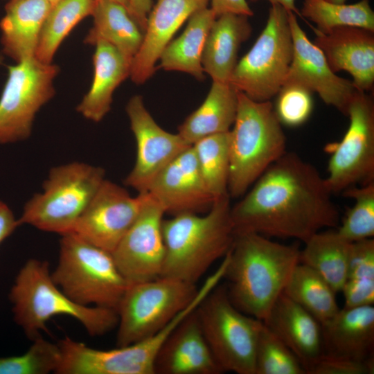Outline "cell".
I'll return each instance as SVG.
<instances>
[{"label":"cell","mask_w":374,"mask_h":374,"mask_svg":"<svg viewBox=\"0 0 374 374\" xmlns=\"http://www.w3.org/2000/svg\"><path fill=\"white\" fill-rule=\"evenodd\" d=\"M332 195L314 166L286 152L231 206L235 233L252 232L305 242L323 229L339 226Z\"/></svg>","instance_id":"obj_1"},{"label":"cell","mask_w":374,"mask_h":374,"mask_svg":"<svg viewBox=\"0 0 374 374\" xmlns=\"http://www.w3.org/2000/svg\"><path fill=\"white\" fill-rule=\"evenodd\" d=\"M298 244H284L258 233L235 234L224 275L228 296L242 312L262 321L300 262Z\"/></svg>","instance_id":"obj_2"},{"label":"cell","mask_w":374,"mask_h":374,"mask_svg":"<svg viewBox=\"0 0 374 374\" xmlns=\"http://www.w3.org/2000/svg\"><path fill=\"white\" fill-rule=\"evenodd\" d=\"M9 300L15 322L31 341L58 315L73 318L93 337L104 335L118 325L116 310L75 303L54 283L48 262L37 258L28 259L20 268Z\"/></svg>","instance_id":"obj_3"},{"label":"cell","mask_w":374,"mask_h":374,"mask_svg":"<svg viewBox=\"0 0 374 374\" xmlns=\"http://www.w3.org/2000/svg\"><path fill=\"white\" fill-rule=\"evenodd\" d=\"M230 199L227 195L215 200L204 215L182 213L163 220L166 256L161 276L196 284L226 255L235 234Z\"/></svg>","instance_id":"obj_4"},{"label":"cell","mask_w":374,"mask_h":374,"mask_svg":"<svg viewBox=\"0 0 374 374\" xmlns=\"http://www.w3.org/2000/svg\"><path fill=\"white\" fill-rule=\"evenodd\" d=\"M230 130V197L242 196L286 152V138L270 100L255 101L238 91Z\"/></svg>","instance_id":"obj_5"},{"label":"cell","mask_w":374,"mask_h":374,"mask_svg":"<svg viewBox=\"0 0 374 374\" xmlns=\"http://www.w3.org/2000/svg\"><path fill=\"white\" fill-rule=\"evenodd\" d=\"M51 277L75 303L115 310L128 285L111 252L74 233L61 235Z\"/></svg>","instance_id":"obj_6"},{"label":"cell","mask_w":374,"mask_h":374,"mask_svg":"<svg viewBox=\"0 0 374 374\" xmlns=\"http://www.w3.org/2000/svg\"><path fill=\"white\" fill-rule=\"evenodd\" d=\"M101 167L74 161L53 167L43 184L24 205L19 220L41 231L60 235L72 233L103 181Z\"/></svg>","instance_id":"obj_7"},{"label":"cell","mask_w":374,"mask_h":374,"mask_svg":"<svg viewBox=\"0 0 374 374\" xmlns=\"http://www.w3.org/2000/svg\"><path fill=\"white\" fill-rule=\"evenodd\" d=\"M198 290L196 284L164 276L128 284L116 309V346L160 331L193 302Z\"/></svg>","instance_id":"obj_8"},{"label":"cell","mask_w":374,"mask_h":374,"mask_svg":"<svg viewBox=\"0 0 374 374\" xmlns=\"http://www.w3.org/2000/svg\"><path fill=\"white\" fill-rule=\"evenodd\" d=\"M207 343L223 372L255 374L262 321L238 310L225 285H217L196 308Z\"/></svg>","instance_id":"obj_9"},{"label":"cell","mask_w":374,"mask_h":374,"mask_svg":"<svg viewBox=\"0 0 374 374\" xmlns=\"http://www.w3.org/2000/svg\"><path fill=\"white\" fill-rule=\"evenodd\" d=\"M292 56L288 10L272 4L264 29L237 62L229 83L255 101L270 100L283 85Z\"/></svg>","instance_id":"obj_10"},{"label":"cell","mask_w":374,"mask_h":374,"mask_svg":"<svg viewBox=\"0 0 374 374\" xmlns=\"http://www.w3.org/2000/svg\"><path fill=\"white\" fill-rule=\"evenodd\" d=\"M8 71L0 96V144L30 137L36 114L55 94L53 80L60 69L34 57L8 66Z\"/></svg>","instance_id":"obj_11"},{"label":"cell","mask_w":374,"mask_h":374,"mask_svg":"<svg viewBox=\"0 0 374 374\" xmlns=\"http://www.w3.org/2000/svg\"><path fill=\"white\" fill-rule=\"evenodd\" d=\"M350 123L342 139L326 145L330 153L326 184L332 194L374 181V104L357 91L346 112Z\"/></svg>","instance_id":"obj_12"},{"label":"cell","mask_w":374,"mask_h":374,"mask_svg":"<svg viewBox=\"0 0 374 374\" xmlns=\"http://www.w3.org/2000/svg\"><path fill=\"white\" fill-rule=\"evenodd\" d=\"M149 194L132 197L122 186L105 179L72 233L111 253L134 224Z\"/></svg>","instance_id":"obj_13"},{"label":"cell","mask_w":374,"mask_h":374,"mask_svg":"<svg viewBox=\"0 0 374 374\" xmlns=\"http://www.w3.org/2000/svg\"><path fill=\"white\" fill-rule=\"evenodd\" d=\"M164 214L149 194L138 217L112 253L128 284L161 276L166 256L162 233Z\"/></svg>","instance_id":"obj_14"},{"label":"cell","mask_w":374,"mask_h":374,"mask_svg":"<svg viewBox=\"0 0 374 374\" xmlns=\"http://www.w3.org/2000/svg\"><path fill=\"white\" fill-rule=\"evenodd\" d=\"M125 110L134 134L136 155L124 184L139 193H146L154 178L176 157L192 145L177 134L162 129L147 110L143 97L132 96Z\"/></svg>","instance_id":"obj_15"},{"label":"cell","mask_w":374,"mask_h":374,"mask_svg":"<svg viewBox=\"0 0 374 374\" xmlns=\"http://www.w3.org/2000/svg\"><path fill=\"white\" fill-rule=\"evenodd\" d=\"M293 42L292 60L283 84L301 86L319 94L322 100L346 115L348 105L358 91L352 81L330 69L322 51L308 38L296 14L288 10Z\"/></svg>","instance_id":"obj_16"},{"label":"cell","mask_w":374,"mask_h":374,"mask_svg":"<svg viewBox=\"0 0 374 374\" xmlns=\"http://www.w3.org/2000/svg\"><path fill=\"white\" fill-rule=\"evenodd\" d=\"M147 192L165 213L172 216L208 211L215 201L202 178L193 145L154 178Z\"/></svg>","instance_id":"obj_17"},{"label":"cell","mask_w":374,"mask_h":374,"mask_svg":"<svg viewBox=\"0 0 374 374\" xmlns=\"http://www.w3.org/2000/svg\"><path fill=\"white\" fill-rule=\"evenodd\" d=\"M314 44L323 53L334 73L348 72L360 91L368 92L374 84V34L367 29L341 26L322 33L313 28Z\"/></svg>","instance_id":"obj_18"},{"label":"cell","mask_w":374,"mask_h":374,"mask_svg":"<svg viewBox=\"0 0 374 374\" xmlns=\"http://www.w3.org/2000/svg\"><path fill=\"white\" fill-rule=\"evenodd\" d=\"M210 0H157L147 21L141 47L131 62L132 80L143 84L154 73L155 64L180 26Z\"/></svg>","instance_id":"obj_19"},{"label":"cell","mask_w":374,"mask_h":374,"mask_svg":"<svg viewBox=\"0 0 374 374\" xmlns=\"http://www.w3.org/2000/svg\"><path fill=\"white\" fill-rule=\"evenodd\" d=\"M154 371L159 374L224 373L204 337L196 309L170 334L157 357Z\"/></svg>","instance_id":"obj_20"},{"label":"cell","mask_w":374,"mask_h":374,"mask_svg":"<svg viewBox=\"0 0 374 374\" xmlns=\"http://www.w3.org/2000/svg\"><path fill=\"white\" fill-rule=\"evenodd\" d=\"M262 321L298 357L307 374L323 355L321 324L283 292Z\"/></svg>","instance_id":"obj_21"},{"label":"cell","mask_w":374,"mask_h":374,"mask_svg":"<svg viewBox=\"0 0 374 374\" xmlns=\"http://www.w3.org/2000/svg\"><path fill=\"white\" fill-rule=\"evenodd\" d=\"M323 355L374 361V307L344 308L321 323Z\"/></svg>","instance_id":"obj_22"},{"label":"cell","mask_w":374,"mask_h":374,"mask_svg":"<svg viewBox=\"0 0 374 374\" xmlns=\"http://www.w3.org/2000/svg\"><path fill=\"white\" fill-rule=\"evenodd\" d=\"M52 7L46 0H8L0 21L3 53L16 63L34 57Z\"/></svg>","instance_id":"obj_23"},{"label":"cell","mask_w":374,"mask_h":374,"mask_svg":"<svg viewBox=\"0 0 374 374\" xmlns=\"http://www.w3.org/2000/svg\"><path fill=\"white\" fill-rule=\"evenodd\" d=\"M94 46L93 82L76 110L97 123L109 112L115 89L130 76L131 60L106 41L98 40Z\"/></svg>","instance_id":"obj_24"},{"label":"cell","mask_w":374,"mask_h":374,"mask_svg":"<svg viewBox=\"0 0 374 374\" xmlns=\"http://www.w3.org/2000/svg\"><path fill=\"white\" fill-rule=\"evenodd\" d=\"M249 17L224 13L216 17L204 44L202 66L213 81L229 82L240 45L250 37Z\"/></svg>","instance_id":"obj_25"},{"label":"cell","mask_w":374,"mask_h":374,"mask_svg":"<svg viewBox=\"0 0 374 374\" xmlns=\"http://www.w3.org/2000/svg\"><path fill=\"white\" fill-rule=\"evenodd\" d=\"M238 91L229 82L213 81L202 104L179 126L178 134L189 145L230 131L237 114Z\"/></svg>","instance_id":"obj_26"},{"label":"cell","mask_w":374,"mask_h":374,"mask_svg":"<svg viewBox=\"0 0 374 374\" xmlns=\"http://www.w3.org/2000/svg\"><path fill=\"white\" fill-rule=\"evenodd\" d=\"M216 17L211 8L195 12L188 19L181 35L170 41L163 50L157 69L185 72L199 80H204L202 55L206 37Z\"/></svg>","instance_id":"obj_27"},{"label":"cell","mask_w":374,"mask_h":374,"mask_svg":"<svg viewBox=\"0 0 374 374\" xmlns=\"http://www.w3.org/2000/svg\"><path fill=\"white\" fill-rule=\"evenodd\" d=\"M93 27L84 40L94 45L104 40L132 62L139 50L143 33L123 5L112 0H96L91 13Z\"/></svg>","instance_id":"obj_28"},{"label":"cell","mask_w":374,"mask_h":374,"mask_svg":"<svg viewBox=\"0 0 374 374\" xmlns=\"http://www.w3.org/2000/svg\"><path fill=\"white\" fill-rule=\"evenodd\" d=\"M305 243L300 253V262L321 275L337 293L347 279L351 242L335 229L319 231Z\"/></svg>","instance_id":"obj_29"},{"label":"cell","mask_w":374,"mask_h":374,"mask_svg":"<svg viewBox=\"0 0 374 374\" xmlns=\"http://www.w3.org/2000/svg\"><path fill=\"white\" fill-rule=\"evenodd\" d=\"M283 294L323 323L339 310L335 294L316 271L299 262L294 268Z\"/></svg>","instance_id":"obj_30"},{"label":"cell","mask_w":374,"mask_h":374,"mask_svg":"<svg viewBox=\"0 0 374 374\" xmlns=\"http://www.w3.org/2000/svg\"><path fill=\"white\" fill-rule=\"evenodd\" d=\"M96 0H62L52 7L43 24L35 57L51 64L60 44L84 18L91 15Z\"/></svg>","instance_id":"obj_31"},{"label":"cell","mask_w":374,"mask_h":374,"mask_svg":"<svg viewBox=\"0 0 374 374\" xmlns=\"http://www.w3.org/2000/svg\"><path fill=\"white\" fill-rule=\"evenodd\" d=\"M230 131L204 137L194 144L197 164L215 200L229 195Z\"/></svg>","instance_id":"obj_32"},{"label":"cell","mask_w":374,"mask_h":374,"mask_svg":"<svg viewBox=\"0 0 374 374\" xmlns=\"http://www.w3.org/2000/svg\"><path fill=\"white\" fill-rule=\"evenodd\" d=\"M301 13V17L314 22L316 29L322 33L341 26L362 28L374 32V12L368 0L352 4L303 0Z\"/></svg>","instance_id":"obj_33"},{"label":"cell","mask_w":374,"mask_h":374,"mask_svg":"<svg viewBox=\"0 0 374 374\" xmlns=\"http://www.w3.org/2000/svg\"><path fill=\"white\" fill-rule=\"evenodd\" d=\"M343 195L354 200L341 224L338 233L353 242L373 238L374 236V181L354 186L342 192Z\"/></svg>","instance_id":"obj_34"},{"label":"cell","mask_w":374,"mask_h":374,"mask_svg":"<svg viewBox=\"0 0 374 374\" xmlns=\"http://www.w3.org/2000/svg\"><path fill=\"white\" fill-rule=\"evenodd\" d=\"M255 374H307L298 357L263 322L256 349Z\"/></svg>","instance_id":"obj_35"},{"label":"cell","mask_w":374,"mask_h":374,"mask_svg":"<svg viewBox=\"0 0 374 374\" xmlns=\"http://www.w3.org/2000/svg\"><path fill=\"white\" fill-rule=\"evenodd\" d=\"M32 341L23 354L0 357V374L55 373L61 362L58 344L45 339L42 335Z\"/></svg>","instance_id":"obj_36"},{"label":"cell","mask_w":374,"mask_h":374,"mask_svg":"<svg viewBox=\"0 0 374 374\" xmlns=\"http://www.w3.org/2000/svg\"><path fill=\"white\" fill-rule=\"evenodd\" d=\"M312 93L297 84H283L276 95L274 107L280 123L289 127H298L305 123L312 112Z\"/></svg>","instance_id":"obj_37"},{"label":"cell","mask_w":374,"mask_h":374,"mask_svg":"<svg viewBox=\"0 0 374 374\" xmlns=\"http://www.w3.org/2000/svg\"><path fill=\"white\" fill-rule=\"evenodd\" d=\"M346 280H374V239L351 242Z\"/></svg>","instance_id":"obj_38"},{"label":"cell","mask_w":374,"mask_h":374,"mask_svg":"<svg viewBox=\"0 0 374 374\" xmlns=\"http://www.w3.org/2000/svg\"><path fill=\"white\" fill-rule=\"evenodd\" d=\"M374 361H358L323 355L308 374H373Z\"/></svg>","instance_id":"obj_39"},{"label":"cell","mask_w":374,"mask_h":374,"mask_svg":"<svg viewBox=\"0 0 374 374\" xmlns=\"http://www.w3.org/2000/svg\"><path fill=\"white\" fill-rule=\"evenodd\" d=\"M345 308H355L374 304V281L346 280L341 291Z\"/></svg>","instance_id":"obj_40"},{"label":"cell","mask_w":374,"mask_h":374,"mask_svg":"<svg viewBox=\"0 0 374 374\" xmlns=\"http://www.w3.org/2000/svg\"><path fill=\"white\" fill-rule=\"evenodd\" d=\"M211 8L216 17L224 13H235L248 17L253 15L247 0H210Z\"/></svg>","instance_id":"obj_41"},{"label":"cell","mask_w":374,"mask_h":374,"mask_svg":"<svg viewBox=\"0 0 374 374\" xmlns=\"http://www.w3.org/2000/svg\"><path fill=\"white\" fill-rule=\"evenodd\" d=\"M128 12L142 32L147 27L148 15L153 6L152 0H128Z\"/></svg>","instance_id":"obj_42"},{"label":"cell","mask_w":374,"mask_h":374,"mask_svg":"<svg viewBox=\"0 0 374 374\" xmlns=\"http://www.w3.org/2000/svg\"><path fill=\"white\" fill-rule=\"evenodd\" d=\"M21 226L9 206L0 200V245Z\"/></svg>","instance_id":"obj_43"},{"label":"cell","mask_w":374,"mask_h":374,"mask_svg":"<svg viewBox=\"0 0 374 374\" xmlns=\"http://www.w3.org/2000/svg\"><path fill=\"white\" fill-rule=\"evenodd\" d=\"M252 2H256L260 0H249ZM271 5L272 4H278L285 8L287 10L292 11L296 15H299L301 17L300 12L298 10L296 5L295 0H267Z\"/></svg>","instance_id":"obj_44"},{"label":"cell","mask_w":374,"mask_h":374,"mask_svg":"<svg viewBox=\"0 0 374 374\" xmlns=\"http://www.w3.org/2000/svg\"><path fill=\"white\" fill-rule=\"evenodd\" d=\"M112 1H116L123 6H124L128 10V8H129V1L128 0H112Z\"/></svg>","instance_id":"obj_45"},{"label":"cell","mask_w":374,"mask_h":374,"mask_svg":"<svg viewBox=\"0 0 374 374\" xmlns=\"http://www.w3.org/2000/svg\"><path fill=\"white\" fill-rule=\"evenodd\" d=\"M331 3H344L346 0H325Z\"/></svg>","instance_id":"obj_46"},{"label":"cell","mask_w":374,"mask_h":374,"mask_svg":"<svg viewBox=\"0 0 374 374\" xmlns=\"http://www.w3.org/2000/svg\"><path fill=\"white\" fill-rule=\"evenodd\" d=\"M46 1H48L53 6L62 0H46Z\"/></svg>","instance_id":"obj_47"}]
</instances>
